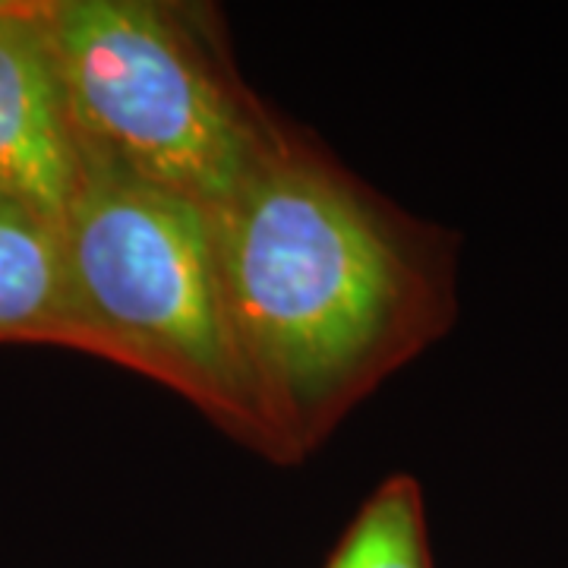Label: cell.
I'll return each instance as SVG.
<instances>
[{"label":"cell","instance_id":"2","mask_svg":"<svg viewBox=\"0 0 568 568\" xmlns=\"http://www.w3.org/2000/svg\"><path fill=\"white\" fill-rule=\"evenodd\" d=\"M44 22L82 171L215 212L287 133L244 85L209 10L44 0Z\"/></svg>","mask_w":568,"mask_h":568},{"label":"cell","instance_id":"5","mask_svg":"<svg viewBox=\"0 0 568 568\" xmlns=\"http://www.w3.org/2000/svg\"><path fill=\"white\" fill-rule=\"evenodd\" d=\"M0 345L67 347L61 222L0 193Z\"/></svg>","mask_w":568,"mask_h":568},{"label":"cell","instance_id":"6","mask_svg":"<svg viewBox=\"0 0 568 568\" xmlns=\"http://www.w3.org/2000/svg\"><path fill=\"white\" fill-rule=\"evenodd\" d=\"M325 568H429L420 484L407 474L383 480Z\"/></svg>","mask_w":568,"mask_h":568},{"label":"cell","instance_id":"4","mask_svg":"<svg viewBox=\"0 0 568 568\" xmlns=\"http://www.w3.org/2000/svg\"><path fill=\"white\" fill-rule=\"evenodd\" d=\"M80 181L44 0H0V193L63 222Z\"/></svg>","mask_w":568,"mask_h":568},{"label":"cell","instance_id":"3","mask_svg":"<svg viewBox=\"0 0 568 568\" xmlns=\"http://www.w3.org/2000/svg\"><path fill=\"white\" fill-rule=\"evenodd\" d=\"M61 234L67 347L178 392L268 458L224 301L212 212L149 183L82 171Z\"/></svg>","mask_w":568,"mask_h":568},{"label":"cell","instance_id":"1","mask_svg":"<svg viewBox=\"0 0 568 568\" xmlns=\"http://www.w3.org/2000/svg\"><path fill=\"white\" fill-rule=\"evenodd\" d=\"M268 458L297 465L455 320V260L291 126L212 212Z\"/></svg>","mask_w":568,"mask_h":568}]
</instances>
